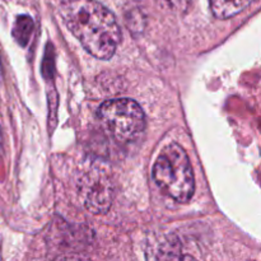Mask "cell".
<instances>
[{
	"label": "cell",
	"mask_w": 261,
	"mask_h": 261,
	"mask_svg": "<svg viewBox=\"0 0 261 261\" xmlns=\"http://www.w3.org/2000/svg\"><path fill=\"white\" fill-rule=\"evenodd\" d=\"M64 23L84 48L99 60L116 53L121 31L115 15L96 0H64L60 7Z\"/></svg>",
	"instance_id": "obj_1"
},
{
	"label": "cell",
	"mask_w": 261,
	"mask_h": 261,
	"mask_svg": "<svg viewBox=\"0 0 261 261\" xmlns=\"http://www.w3.org/2000/svg\"><path fill=\"white\" fill-rule=\"evenodd\" d=\"M153 178L176 201L186 203L193 198L195 190L193 168L185 149L176 143L160 153L153 166Z\"/></svg>",
	"instance_id": "obj_2"
},
{
	"label": "cell",
	"mask_w": 261,
	"mask_h": 261,
	"mask_svg": "<svg viewBox=\"0 0 261 261\" xmlns=\"http://www.w3.org/2000/svg\"><path fill=\"white\" fill-rule=\"evenodd\" d=\"M98 116L112 138L122 144L134 142L144 132V112L133 99H109L101 105Z\"/></svg>",
	"instance_id": "obj_3"
},
{
	"label": "cell",
	"mask_w": 261,
	"mask_h": 261,
	"mask_svg": "<svg viewBox=\"0 0 261 261\" xmlns=\"http://www.w3.org/2000/svg\"><path fill=\"white\" fill-rule=\"evenodd\" d=\"M78 189L84 206L93 214H105L114 201L115 185L111 171L103 163L92 161L81 170Z\"/></svg>",
	"instance_id": "obj_4"
},
{
	"label": "cell",
	"mask_w": 261,
	"mask_h": 261,
	"mask_svg": "<svg viewBox=\"0 0 261 261\" xmlns=\"http://www.w3.org/2000/svg\"><path fill=\"white\" fill-rule=\"evenodd\" d=\"M254 0H209L213 14L219 19L234 17L246 9Z\"/></svg>",
	"instance_id": "obj_5"
},
{
	"label": "cell",
	"mask_w": 261,
	"mask_h": 261,
	"mask_svg": "<svg viewBox=\"0 0 261 261\" xmlns=\"http://www.w3.org/2000/svg\"><path fill=\"white\" fill-rule=\"evenodd\" d=\"M35 28V23H33L32 18L28 15H19L15 19L14 27H13V37L15 38L20 46H27L30 42L31 35Z\"/></svg>",
	"instance_id": "obj_6"
},
{
	"label": "cell",
	"mask_w": 261,
	"mask_h": 261,
	"mask_svg": "<svg viewBox=\"0 0 261 261\" xmlns=\"http://www.w3.org/2000/svg\"><path fill=\"white\" fill-rule=\"evenodd\" d=\"M155 2L160 4L162 9L176 13V14H182V13L188 12L191 4V0H155Z\"/></svg>",
	"instance_id": "obj_7"
},
{
	"label": "cell",
	"mask_w": 261,
	"mask_h": 261,
	"mask_svg": "<svg viewBox=\"0 0 261 261\" xmlns=\"http://www.w3.org/2000/svg\"><path fill=\"white\" fill-rule=\"evenodd\" d=\"M0 78H2V65H0Z\"/></svg>",
	"instance_id": "obj_8"
}]
</instances>
